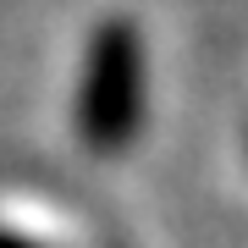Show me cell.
Wrapping results in <instances>:
<instances>
[{"label":"cell","instance_id":"cell-2","mask_svg":"<svg viewBox=\"0 0 248 248\" xmlns=\"http://www.w3.org/2000/svg\"><path fill=\"white\" fill-rule=\"evenodd\" d=\"M0 248H28L22 237H11V232H0Z\"/></svg>","mask_w":248,"mask_h":248},{"label":"cell","instance_id":"cell-1","mask_svg":"<svg viewBox=\"0 0 248 248\" xmlns=\"http://www.w3.org/2000/svg\"><path fill=\"white\" fill-rule=\"evenodd\" d=\"M143 116V45L127 17L94 28L78 83V133L94 155L127 149Z\"/></svg>","mask_w":248,"mask_h":248}]
</instances>
